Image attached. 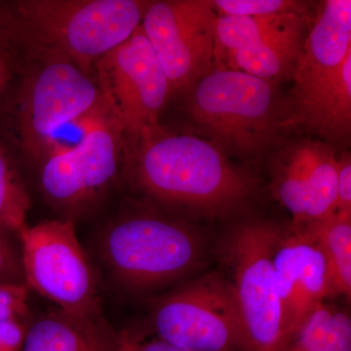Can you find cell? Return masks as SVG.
Returning <instances> with one entry per match:
<instances>
[{"label": "cell", "mask_w": 351, "mask_h": 351, "mask_svg": "<svg viewBox=\"0 0 351 351\" xmlns=\"http://www.w3.org/2000/svg\"><path fill=\"white\" fill-rule=\"evenodd\" d=\"M94 71L108 112L124 134L136 141L143 132L158 125L172 89L141 25L99 60Z\"/></svg>", "instance_id": "8fae6325"}, {"label": "cell", "mask_w": 351, "mask_h": 351, "mask_svg": "<svg viewBox=\"0 0 351 351\" xmlns=\"http://www.w3.org/2000/svg\"><path fill=\"white\" fill-rule=\"evenodd\" d=\"M11 234L0 226V284L27 286L22 258L11 239Z\"/></svg>", "instance_id": "44dd1931"}, {"label": "cell", "mask_w": 351, "mask_h": 351, "mask_svg": "<svg viewBox=\"0 0 351 351\" xmlns=\"http://www.w3.org/2000/svg\"><path fill=\"white\" fill-rule=\"evenodd\" d=\"M108 110L96 80L63 58L46 56L45 63L23 88L18 127L23 147L44 159L55 149L64 127L80 125Z\"/></svg>", "instance_id": "8992f818"}, {"label": "cell", "mask_w": 351, "mask_h": 351, "mask_svg": "<svg viewBox=\"0 0 351 351\" xmlns=\"http://www.w3.org/2000/svg\"><path fill=\"white\" fill-rule=\"evenodd\" d=\"M298 230L316 242L324 255L330 297L343 295L350 300L351 213L335 211Z\"/></svg>", "instance_id": "e0dca14e"}, {"label": "cell", "mask_w": 351, "mask_h": 351, "mask_svg": "<svg viewBox=\"0 0 351 351\" xmlns=\"http://www.w3.org/2000/svg\"><path fill=\"white\" fill-rule=\"evenodd\" d=\"M22 351H119V332L103 317L58 308L32 319Z\"/></svg>", "instance_id": "2e32d148"}, {"label": "cell", "mask_w": 351, "mask_h": 351, "mask_svg": "<svg viewBox=\"0 0 351 351\" xmlns=\"http://www.w3.org/2000/svg\"><path fill=\"white\" fill-rule=\"evenodd\" d=\"M213 2L221 15L257 17L281 13H304L300 2L286 0H216Z\"/></svg>", "instance_id": "ffe728a7"}, {"label": "cell", "mask_w": 351, "mask_h": 351, "mask_svg": "<svg viewBox=\"0 0 351 351\" xmlns=\"http://www.w3.org/2000/svg\"><path fill=\"white\" fill-rule=\"evenodd\" d=\"M335 211L351 213V160L350 154L338 158V181Z\"/></svg>", "instance_id": "d4e9b609"}, {"label": "cell", "mask_w": 351, "mask_h": 351, "mask_svg": "<svg viewBox=\"0 0 351 351\" xmlns=\"http://www.w3.org/2000/svg\"><path fill=\"white\" fill-rule=\"evenodd\" d=\"M277 164L274 193L299 228L334 213L338 158L331 145L304 138L289 147Z\"/></svg>", "instance_id": "5bb4252c"}, {"label": "cell", "mask_w": 351, "mask_h": 351, "mask_svg": "<svg viewBox=\"0 0 351 351\" xmlns=\"http://www.w3.org/2000/svg\"><path fill=\"white\" fill-rule=\"evenodd\" d=\"M31 199L19 171L0 142V226L19 237L27 228Z\"/></svg>", "instance_id": "d6986e66"}, {"label": "cell", "mask_w": 351, "mask_h": 351, "mask_svg": "<svg viewBox=\"0 0 351 351\" xmlns=\"http://www.w3.org/2000/svg\"><path fill=\"white\" fill-rule=\"evenodd\" d=\"M119 351H191L159 341L144 329L119 332Z\"/></svg>", "instance_id": "7402d4cb"}, {"label": "cell", "mask_w": 351, "mask_h": 351, "mask_svg": "<svg viewBox=\"0 0 351 351\" xmlns=\"http://www.w3.org/2000/svg\"><path fill=\"white\" fill-rule=\"evenodd\" d=\"M123 130L105 112L87 123L73 147H61L46 157L39 174L44 197L73 221L96 202L119 171Z\"/></svg>", "instance_id": "9c48e42d"}, {"label": "cell", "mask_w": 351, "mask_h": 351, "mask_svg": "<svg viewBox=\"0 0 351 351\" xmlns=\"http://www.w3.org/2000/svg\"><path fill=\"white\" fill-rule=\"evenodd\" d=\"M282 351H351V319L337 307L321 304Z\"/></svg>", "instance_id": "ac0fdd59"}, {"label": "cell", "mask_w": 351, "mask_h": 351, "mask_svg": "<svg viewBox=\"0 0 351 351\" xmlns=\"http://www.w3.org/2000/svg\"><path fill=\"white\" fill-rule=\"evenodd\" d=\"M11 77H12V73H11L8 56L0 53V95L5 91L9 82H10Z\"/></svg>", "instance_id": "4316f807"}, {"label": "cell", "mask_w": 351, "mask_h": 351, "mask_svg": "<svg viewBox=\"0 0 351 351\" xmlns=\"http://www.w3.org/2000/svg\"><path fill=\"white\" fill-rule=\"evenodd\" d=\"M147 2L138 0H22L13 4L14 32H24L45 56L63 58L85 73L131 38Z\"/></svg>", "instance_id": "3957f363"}, {"label": "cell", "mask_w": 351, "mask_h": 351, "mask_svg": "<svg viewBox=\"0 0 351 351\" xmlns=\"http://www.w3.org/2000/svg\"><path fill=\"white\" fill-rule=\"evenodd\" d=\"M213 1L147 2L141 27L169 80L172 93L189 90L216 69Z\"/></svg>", "instance_id": "30bf717a"}, {"label": "cell", "mask_w": 351, "mask_h": 351, "mask_svg": "<svg viewBox=\"0 0 351 351\" xmlns=\"http://www.w3.org/2000/svg\"><path fill=\"white\" fill-rule=\"evenodd\" d=\"M25 284L62 311L99 318L101 302L93 267L76 237L75 221L51 219L19 234Z\"/></svg>", "instance_id": "ba28073f"}, {"label": "cell", "mask_w": 351, "mask_h": 351, "mask_svg": "<svg viewBox=\"0 0 351 351\" xmlns=\"http://www.w3.org/2000/svg\"><path fill=\"white\" fill-rule=\"evenodd\" d=\"M31 318L0 319V351H22Z\"/></svg>", "instance_id": "cb8c5ba5"}, {"label": "cell", "mask_w": 351, "mask_h": 351, "mask_svg": "<svg viewBox=\"0 0 351 351\" xmlns=\"http://www.w3.org/2000/svg\"><path fill=\"white\" fill-rule=\"evenodd\" d=\"M27 286L0 284V319L27 317Z\"/></svg>", "instance_id": "603a6c76"}, {"label": "cell", "mask_w": 351, "mask_h": 351, "mask_svg": "<svg viewBox=\"0 0 351 351\" xmlns=\"http://www.w3.org/2000/svg\"><path fill=\"white\" fill-rule=\"evenodd\" d=\"M99 253L120 288L133 294L159 290L191 276L207 255L195 226L162 214H129L108 223Z\"/></svg>", "instance_id": "7a4b0ae2"}, {"label": "cell", "mask_w": 351, "mask_h": 351, "mask_svg": "<svg viewBox=\"0 0 351 351\" xmlns=\"http://www.w3.org/2000/svg\"><path fill=\"white\" fill-rule=\"evenodd\" d=\"M304 13L219 15L216 63L271 83L293 77L307 36Z\"/></svg>", "instance_id": "7c38bea8"}, {"label": "cell", "mask_w": 351, "mask_h": 351, "mask_svg": "<svg viewBox=\"0 0 351 351\" xmlns=\"http://www.w3.org/2000/svg\"><path fill=\"white\" fill-rule=\"evenodd\" d=\"M13 38V21L10 11L0 10V53L7 55L5 48Z\"/></svg>", "instance_id": "484cf974"}, {"label": "cell", "mask_w": 351, "mask_h": 351, "mask_svg": "<svg viewBox=\"0 0 351 351\" xmlns=\"http://www.w3.org/2000/svg\"><path fill=\"white\" fill-rule=\"evenodd\" d=\"M136 142L131 181L160 204L223 217L239 211L253 193L250 180L206 138L166 131L158 124Z\"/></svg>", "instance_id": "6da1fadb"}, {"label": "cell", "mask_w": 351, "mask_h": 351, "mask_svg": "<svg viewBox=\"0 0 351 351\" xmlns=\"http://www.w3.org/2000/svg\"><path fill=\"white\" fill-rule=\"evenodd\" d=\"M152 337L191 351H242L241 327L232 290L223 274L188 281L152 306Z\"/></svg>", "instance_id": "52a82bcc"}, {"label": "cell", "mask_w": 351, "mask_h": 351, "mask_svg": "<svg viewBox=\"0 0 351 351\" xmlns=\"http://www.w3.org/2000/svg\"><path fill=\"white\" fill-rule=\"evenodd\" d=\"M189 90L191 120L226 156H255L274 142L279 129V103L271 83L216 68Z\"/></svg>", "instance_id": "277c9868"}, {"label": "cell", "mask_w": 351, "mask_h": 351, "mask_svg": "<svg viewBox=\"0 0 351 351\" xmlns=\"http://www.w3.org/2000/svg\"><path fill=\"white\" fill-rule=\"evenodd\" d=\"M350 54V0L323 2L302 46L292 77L294 85L288 98L279 103V128H302Z\"/></svg>", "instance_id": "4fadbf2b"}, {"label": "cell", "mask_w": 351, "mask_h": 351, "mask_svg": "<svg viewBox=\"0 0 351 351\" xmlns=\"http://www.w3.org/2000/svg\"><path fill=\"white\" fill-rule=\"evenodd\" d=\"M283 319V348L316 307L330 297L324 255L301 230L277 228L272 254ZM282 348V350H283Z\"/></svg>", "instance_id": "9a60e30c"}, {"label": "cell", "mask_w": 351, "mask_h": 351, "mask_svg": "<svg viewBox=\"0 0 351 351\" xmlns=\"http://www.w3.org/2000/svg\"><path fill=\"white\" fill-rule=\"evenodd\" d=\"M278 226L253 221L232 228L219 247L241 327L242 351H282V306L272 254Z\"/></svg>", "instance_id": "5b68a950"}]
</instances>
